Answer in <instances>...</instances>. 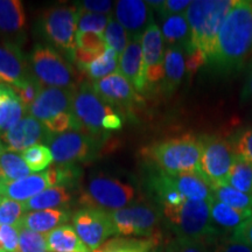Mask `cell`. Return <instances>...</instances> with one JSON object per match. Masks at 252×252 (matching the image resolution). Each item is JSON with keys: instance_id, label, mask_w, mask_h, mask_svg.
Masks as SVG:
<instances>
[{"instance_id": "obj_1", "label": "cell", "mask_w": 252, "mask_h": 252, "mask_svg": "<svg viewBox=\"0 0 252 252\" xmlns=\"http://www.w3.org/2000/svg\"><path fill=\"white\" fill-rule=\"evenodd\" d=\"M252 52V1L236 0L220 27L210 63L222 72L241 70Z\"/></svg>"}, {"instance_id": "obj_2", "label": "cell", "mask_w": 252, "mask_h": 252, "mask_svg": "<svg viewBox=\"0 0 252 252\" xmlns=\"http://www.w3.org/2000/svg\"><path fill=\"white\" fill-rule=\"evenodd\" d=\"M72 115L77 132L89 135L94 140L111 131L121 130L122 117L108 102H105L93 86L81 84L72 94Z\"/></svg>"}, {"instance_id": "obj_3", "label": "cell", "mask_w": 252, "mask_h": 252, "mask_svg": "<svg viewBox=\"0 0 252 252\" xmlns=\"http://www.w3.org/2000/svg\"><path fill=\"white\" fill-rule=\"evenodd\" d=\"M236 0H195L187 11L190 45L206 55L208 62L212 60L216 49L217 37L223 21L235 5Z\"/></svg>"}, {"instance_id": "obj_4", "label": "cell", "mask_w": 252, "mask_h": 252, "mask_svg": "<svg viewBox=\"0 0 252 252\" xmlns=\"http://www.w3.org/2000/svg\"><path fill=\"white\" fill-rule=\"evenodd\" d=\"M201 137L190 134L158 141L145 150V156L150 158L160 171L171 175L185 173L201 174Z\"/></svg>"}, {"instance_id": "obj_5", "label": "cell", "mask_w": 252, "mask_h": 252, "mask_svg": "<svg viewBox=\"0 0 252 252\" xmlns=\"http://www.w3.org/2000/svg\"><path fill=\"white\" fill-rule=\"evenodd\" d=\"M212 201L186 200L178 207H162L161 212L178 238L213 244L219 231L210 216Z\"/></svg>"}, {"instance_id": "obj_6", "label": "cell", "mask_w": 252, "mask_h": 252, "mask_svg": "<svg viewBox=\"0 0 252 252\" xmlns=\"http://www.w3.org/2000/svg\"><path fill=\"white\" fill-rule=\"evenodd\" d=\"M137 193L131 185L110 176H94L82 191L78 202L86 208L112 213L130 207Z\"/></svg>"}, {"instance_id": "obj_7", "label": "cell", "mask_w": 252, "mask_h": 252, "mask_svg": "<svg viewBox=\"0 0 252 252\" xmlns=\"http://www.w3.org/2000/svg\"><path fill=\"white\" fill-rule=\"evenodd\" d=\"M116 235L121 237H159V224L162 217L156 206L150 203L132 204L110 213Z\"/></svg>"}, {"instance_id": "obj_8", "label": "cell", "mask_w": 252, "mask_h": 252, "mask_svg": "<svg viewBox=\"0 0 252 252\" xmlns=\"http://www.w3.org/2000/svg\"><path fill=\"white\" fill-rule=\"evenodd\" d=\"M30 63L34 77L42 87L75 90L74 68L63 56L50 47L37 45L31 54Z\"/></svg>"}, {"instance_id": "obj_9", "label": "cell", "mask_w": 252, "mask_h": 252, "mask_svg": "<svg viewBox=\"0 0 252 252\" xmlns=\"http://www.w3.org/2000/svg\"><path fill=\"white\" fill-rule=\"evenodd\" d=\"M77 6L71 5L53 6L41 18V27L47 40L71 58L77 47Z\"/></svg>"}, {"instance_id": "obj_10", "label": "cell", "mask_w": 252, "mask_h": 252, "mask_svg": "<svg viewBox=\"0 0 252 252\" xmlns=\"http://www.w3.org/2000/svg\"><path fill=\"white\" fill-rule=\"evenodd\" d=\"M201 143V174L213 189L220 185H226L236 159L230 141L219 135H202Z\"/></svg>"}, {"instance_id": "obj_11", "label": "cell", "mask_w": 252, "mask_h": 252, "mask_svg": "<svg viewBox=\"0 0 252 252\" xmlns=\"http://www.w3.org/2000/svg\"><path fill=\"white\" fill-rule=\"evenodd\" d=\"M96 141L77 131L52 134L46 146L49 147L56 166H76L96 153Z\"/></svg>"}, {"instance_id": "obj_12", "label": "cell", "mask_w": 252, "mask_h": 252, "mask_svg": "<svg viewBox=\"0 0 252 252\" xmlns=\"http://www.w3.org/2000/svg\"><path fill=\"white\" fill-rule=\"evenodd\" d=\"M72 224L83 243L93 252L116 235L110 213L94 208L83 207L77 210L72 215Z\"/></svg>"}, {"instance_id": "obj_13", "label": "cell", "mask_w": 252, "mask_h": 252, "mask_svg": "<svg viewBox=\"0 0 252 252\" xmlns=\"http://www.w3.org/2000/svg\"><path fill=\"white\" fill-rule=\"evenodd\" d=\"M54 186H61L59 166L50 167L43 173H35L19 180H4L0 185V195L24 203L41 191Z\"/></svg>"}, {"instance_id": "obj_14", "label": "cell", "mask_w": 252, "mask_h": 252, "mask_svg": "<svg viewBox=\"0 0 252 252\" xmlns=\"http://www.w3.org/2000/svg\"><path fill=\"white\" fill-rule=\"evenodd\" d=\"M72 94L74 90L43 87L27 113L43 125L63 116L72 115Z\"/></svg>"}, {"instance_id": "obj_15", "label": "cell", "mask_w": 252, "mask_h": 252, "mask_svg": "<svg viewBox=\"0 0 252 252\" xmlns=\"http://www.w3.org/2000/svg\"><path fill=\"white\" fill-rule=\"evenodd\" d=\"M91 86L113 109H119L121 111L130 112L141 100L139 94L121 71L109 75L99 81H94Z\"/></svg>"}, {"instance_id": "obj_16", "label": "cell", "mask_w": 252, "mask_h": 252, "mask_svg": "<svg viewBox=\"0 0 252 252\" xmlns=\"http://www.w3.org/2000/svg\"><path fill=\"white\" fill-rule=\"evenodd\" d=\"M50 135L42 123L27 115L11 130L0 135V139L8 151L23 153L35 145H47Z\"/></svg>"}, {"instance_id": "obj_17", "label": "cell", "mask_w": 252, "mask_h": 252, "mask_svg": "<svg viewBox=\"0 0 252 252\" xmlns=\"http://www.w3.org/2000/svg\"><path fill=\"white\" fill-rule=\"evenodd\" d=\"M161 30L152 24L141 36L143 58L147 86L161 83L165 78V50Z\"/></svg>"}, {"instance_id": "obj_18", "label": "cell", "mask_w": 252, "mask_h": 252, "mask_svg": "<svg viewBox=\"0 0 252 252\" xmlns=\"http://www.w3.org/2000/svg\"><path fill=\"white\" fill-rule=\"evenodd\" d=\"M113 15L130 35V39H141L144 32L153 24L151 7L140 0H119L115 5Z\"/></svg>"}, {"instance_id": "obj_19", "label": "cell", "mask_w": 252, "mask_h": 252, "mask_svg": "<svg viewBox=\"0 0 252 252\" xmlns=\"http://www.w3.org/2000/svg\"><path fill=\"white\" fill-rule=\"evenodd\" d=\"M119 71L138 94L144 93L149 88L145 74L141 39H132L119 56Z\"/></svg>"}, {"instance_id": "obj_20", "label": "cell", "mask_w": 252, "mask_h": 252, "mask_svg": "<svg viewBox=\"0 0 252 252\" xmlns=\"http://www.w3.org/2000/svg\"><path fill=\"white\" fill-rule=\"evenodd\" d=\"M28 76V63L20 46L9 41L0 43V78L2 82L14 86Z\"/></svg>"}, {"instance_id": "obj_21", "label": "cell", "mask_w": 252, "mask_h": 252, "mask_svg": "<svg viewBox=\"0 0 252 252\" xmlns=\"http://www.w3.org/2000/svg\"><path fill=\"white\" fill-rule=\"evenodd\" d=\"M26 25V13L20 0H0V33L19 45L18 39L24 34Z\"/></svg>"}, {"instance_id": "obj_22", "label": "cell", "mask_w": 252, "mask_h": 252, "mask_svg": "<svg viewBox=\"0 0 252 252\" xmlns=\"http://www.w3.org/2000/svg\"><path fill=\"white\" fill-rule=\"evenodd\" d=\"M168 176L172 185L186 200L212 201L214 198L213 188L200 173L168 174Z\"/></svg>"}, {"instance_id": "obj_23", "label": "cell", "mask_w": 252, "mask_h": 252, "mask_svg": "<svg viewBox=\"0 0 252 252\" xmlns=\"http://www.w3.org/2000/svg\"><path fill=\"white\" fill-rule=\"evenodd\" d=\"M70 217V213L65 208L30 212L25 214L20 226L40 234H48L52 230L67 223Z\"/></svg>"}, {"instance_id": "obj_24", "label": "cell", "mask_w": 252, "mask_h": 252, "mask_svg": "<svg viewBox=\"0 0 252 252\" xmlns=\"http://www.w3.org/2000/svg\"><path fill=\"white\" fill-rule=\"evenodd\" d=\"M27 113L9 84L0 87V133H5L18 124Z\"/></svg>"}, {"instance_id": "obj_25", "label": "cell", "mask_w": 252, "mask_h": 252, "mask_svg": "<svg viewBox=\"0 0 252 252\" xmlns=\"http://www.w3.org/2000/svg\"><path fill=\"white\" fill-rule=\"evenodd\" d=\"M186 55L182 47H167L165 52V78L162 89L173 94L180 86L186 74Z\"/></svg>"}, {"instance_id": "obj_26", "label": "cell", "mask_w": 252, "mask_h": 252, "mask_svg": "<svg viewBox=\"0 0 252 252\" xmlns=\"http://www.w3.org/2000/svg\"><path fill=\"white\" fill-rule=\"evenodd\" d=\"M46 235L48 252H91L74 226L69 224L59 226Z\"/></svg>"}, {"instance_id": "obj_27", "label": "cell", "mask_w": 252, "mask_h": 252, "mask_svg": "<svg viewBox=\"0 0 252 252\" xmlns=\"http://www.w3.org/2000/svg\"><path fill=\"white\" fill-rule=\"evenodd\" d=\"M71 194L65 186H54L41 191L30 200L24 202L26 213L39 210L60 209L70 203Z\"/></svg>"}, {"instance_id": "obj_28", "label": "cell", "mask_w": 252, "mask_h": 252, "mask_svg": "<svg viewBox=\"0 0 252 252\" xmlns=\"http://www.w3.org/2000/svg\"><path fill=\"white\" fill-rule=\"evenodd\" d=\"M161 33L167 47H182L186 50L191 46L190 28L186 13L163 19Z\"/></svg>"}, {"instance_id": "obj_29", "label": "cell", "mask_w": 252, "mask_h": 252, "mask_svg": "<svg viewBox=\"0 0 252 252\" xmlns=\"http://www.w3.org/2000/svg\"><path fill=\"white\" fill-rule=\"evenodd\" d=\"M149 187L162 207H178L186 201L172 185L168 174L160 169L156 174L150 176Z\"/></svg>"}, {"instance_id": "obj_30", "label": "cell", "mask_w": 252, "mask_h": 252, "mask_svg": "<svg viewBox=\"0 0 252 252\" xmlns=\"http://www.w3.org/2000/svg\"><path fill=\"white\" fill-rule=\"evenodd\" d=\"M161 236L152 238L115 237L105 242L94 252H152L159 247Z\"/></svg>"}, {"instance_id": "obj_31", "label": "cell", "mask_w": 252, "mask_h": 252, "mask_svg": "<svg viewBox=\"0 0 252 252\" xmlns=\"http://www.w3.org/2000/svg\"><path fill=\"white\" fill-rule=\"evenodd\" d=\"M210 216H212L214 225L235 231L244 220L252 216V213L235 209L228 204L213 198L212 203H210Z\"/></svg>"}, {"instance_id": "obj_32", "label": "cell", "mask_w": 252, "mask_h": 252, "mask_svg": "<svg viewBox=\"0 0 252 252\" xmlns=\"http://www.w3.org/2000/svg\"><path fill=\"white\" fill-rule=\"evenodd\" d=\"M31 174V169L24 161L20 153L8 151L5 145L0 146V175L4 180L14 181Z\"/></svg>"}, {"instance_id": "obj_33", "label": "cell", "mask_w": 252, "mask_h": 252, "mask_svg": "<svg viewBox=\"0 0 252 252\" xmlns=\"http://www.w3.org/2000/svg\"><path fill=\"white\" fill-rule=\"evenodd\" d=\"M81 70L86 72L87 76L91 78L93 82L99 81L119 71V55L112 48L106 47V49L98 58L86 67L81 68Z\"/></svg>"}, {"instance_id": "obj_34", "label": "cell", "mask_w": 252, "mask_h": 252, "mask_svg": "<svg viewBox=\"0 0 252 252\" xmlns=\"http://www.w3.org/2000/svg\"><path fill=\"white\" fill-rule=\"evenodd\" d=\"M214 198L235 209L252 213V194H247L229 185H220L213 189Z\"/></svg>"}, {"instance_id": "obj_35", "label": "cell", "mask_w": 252, "mask_h": 252, "mask_svg": "<svg viewBox=\"0 0 252 252\" xmlns=\"http://www.w3.org/2000/svg\"><path fill=\"white\" fill-rule=\"evenodd\" d=\"M226 185L247 194H252V165L241 158L236 157Z\"/></svg>"}, {"instance_id": "obj_36", "label": "cell", "mask_w": 252, "mask_h": 252, "mask_svg": "<svg viewBox=\"0 0 252 252\" xmlns=\"http://www.w3.org/2000/svg\"><path fill=\"white\" fill-rule=\"evenodd\" d=\"M20 154L31 172H45L54 162L53 154L46 145H35Z\"/></svg>"}, {"instance_id": "obj_37", "label": "cell", "mask_w": 252, "mask_h": 252, "mask_svg": "<svg viewBox=\"0 0 252 252\" xmlns=\"http://www.w3.org/2000/svg\"><path fill=\"white\" fill-rule=\"evenodd\" d=\"M103 36L104 40H105L106 46L115 50L119 56L124 52L131 41L128 33L122 26V24L119 23L117 19L115 18V15H112L111 19H110Z\"/></svg>"}, {"instance_id": "obj_38", "label": "cell", "mask_w": 252, "mask_h": 252, "mask_svg": "<svg viewBox=\"0 0 252 252\" xmlns=\"http://www.w3.org/2000/svg\"><path fill=\"white\" fill-rule=\"evenodd\" d=\"M12 89H13L14 94H17V97L23 103V105L26 109L35 102V99L39 96L40 91L42 90V84L40 83L39 81L34 77V75H30L27 78H25L24 81H21L20 83L14 84V86H11Z\"/></svg>"}, {"instance_id": "obj_39", "label": "cell", "mask_w": 252, "mask_h": 252, "mask_svg": "<svg viewBox=\"0 0 252 252\" xmlns=\"http://www.w3.org/2000/svg\"><path fill=\"white\" fill-rule=\"evenodd\" d=\"M17 252H48L47 235L21 228L19 235V247Z\"/></svg>"}, {"instance_id": "obj_40", "label": "cell", "mask_w": 252, "mask_h": 252, "mask_svg": "<svg viewBox=\"0 0 252 252\" xmlns=\"http://www.w3.org/2000/svg\"><path fill=\"white\" fill-rule=\"evenodd\" d=\"M26 210L23 202L5 197L0 204V225L20 226Z\"/></svg>"}, {"instance_id": "obj_41", "label": "cell", "mask_w": 252, "mask_h": 252, "mask_svg": "<svg viewBox=\"0 0 252 252\" xmlns=\"http://www.w3.org/2000/svg\"><path fill=\"white\" fill-rule=\"evenodd\" d=\"M112 15L78 13L77 33H88V32H90V33H97L103 35Z\"/></svg>"}, {"instance_id": "obj_42", "label": "cell", "mask_w": 252, "mask_h": 252, "mask_svg": "<svg viewBox=\"0 0 252 252\" xmlns=\"http://www.w3.org/2000/svg\"><path fill=\"white\" fill-rule=\"evenodd\" d=\"M236 157L241 158L252 165V127L238 130L229 139Z\"/></svg>"}, {"instance_id": "obj_43", "label": "cell", "mask_w": 252, "mask_h": 252, "mask_svg": "<svg viewBox=\"0 0 252 252\" xmlns=\"http://www.w3.org/2000/svg\"><path fill=\"white\" fill-rule=\"evenodd\" d=\"M77 48L88 50L94 54H102L106 49V43L102 34L97 33H77L76 35Z\"/></svg>"}, {"instance_id": "obj_44", "label": "cell", "mask_w": 252, "mask_h": 252, "mask_svg": "<svg viewBox=\"0 0 252 252\" xmlns=\"http://www.w3.org/2000/svg\"><path fill=\"white\" fill-rule=\"evenodd\" d=\"M212 252H252V249L232 235L230 237H217L213 242Z\"/></svg>"}, {"instance_id": "obj_45", "label": "cell", "mask_w": 252, "mask_h": 252, "mask_svg": "<svg viewBox=\"0 0 252 252\" xmlns=\"http://www.w3.org/2000/svg\"><path fill=\"white\" fill-rule=\"evenodd\" d=\"M20 226L0 225V245L7 252H17Z\"/></svg>"}, {"instance_id": "obj_46", "label": "cell", "mask_w": 252, "mask_h": 252, "mask_svg": "<svg viewBox=\"0 0 252 252\" xmlns=\"http://www.w3.org/2000/svg\"><path fill=\"white\" fill-rule=\"evenodd\" d=\"M78 13H96L104 15H112L113 2L108 0H84L78 2Z\"/></svg>"}, {"instance_id": "obj_47", "label": "cell", "mask_w": 252, "mask_h": 252, "mask_svg": "<svg viewBox=\"0 0 252 252\" xmlns=\"http://www.w3.org/2000/svg\"><path fill=\"white\" fill-rule=\"evenodd\" d=\"M190 2L191 1H188V0H165L160 8L158 9V13L163 19L171 17V15L181 14L187 11Z\"/></svg>"}, {"instance_id": "obj_48", "label": "cell", "mask_w": 252, "mask_h": 252, "mask_svg": "<svg viewBox=\"0 0 252 252\" xmlns=\"http://www.w3.org/2000/svg\"><path fill=\"white\" fill-rule=\"evenodd\" d=\"M186 52V70L194 74L195 71L198 70L204 63L208 62L206 55L201 52L200 49L194 48V47H189Z\"/></svg>"}, {"instance_id": "obj_49", "label": "cell", "mask_w": 252, "mask_h": 252, "mask_svg": "<svg viewBox=\"0 0 252 252\" xmlns=\"http://www.w3.org/2000/svg\"><path fill=\"white\" fill-rule=\"evenodd\" d=\"M179 252H212L208 244L201 241H194L189 238H176Z\"/></svg>"}, {"instance_id": "obj_50", "label": "cell", "mask_w": 252, "mask_h": 252, "mask_svg": "<svg viewBox=\"0 0 252 252\" xmlns=\"http://www.w3.org/2000/svg\"><path fill=\"white\" fill-rule=\"evenodd\" d=\"M234 236L247 243L252 249V216L244 220L234 231Z\"/></svg>"}, {"instance_id": "obj_51", "label": "cell", "mask_w": 252, "mask_h": 252, "mask_svg": "<svg viewBox=\"0 0 252 252\" xmlns=\"http://www.w3.org/2000/svg\"><path fill=\"white\" fill-rule=\"evenodd\" d=\"M241 98L243 102H251L252 103V68L249 72L247 81H245L243 93H242Z\"/></svg>"}, {"instance_id": "obj_52", "label": "cell", "mask_w": 252, "mask_h": 252, "mask_svg": "<svg viewBox=\"0 0 252 252\" xmlns=\"http://www.w3.org/2000/svg\"><path fill=\"white\" fill-rule=\"evenodd\" d=\"M163 252H179L176 241L169 242V243L166 245V248H165V250H163Z\"/></svg>"}, {"instance_id": "obj_53", "label": "cell", "mask_w": 252, "mask_h": 252, "mask_svg": "<svg viewBox=\"0 0 252 252\" xmlns=\"http://www.w3.org/2000/svg\"><path fill=\"white\" fill-rule=\"evenodd\" d=\"M152 252H163V251H162V250H161V249H160L159 247H158V248H156V249H154V250H153Z\"/></svg>"}, {"instance_id": "obj_54", "label": "cell", "mask_w": 252, "mask_h": 252, "mask_svg": "<svg viewBox=\"0 0 252 252\" xmlns=\"http://www.w3.org/2000/svg\"><path fill=\"white\" fill-rule=\"evenodd\" d=\"M4 196H2V195H0V204H1V202H2V200H4Z\"/></svg>"}, {"instance_id": "obj_55", "label": "cell", "mask_w": 252, "mask_h": 252, "mask_svg": "<svg viewBox=\"0 0 252 252\" xmlns=\"http://www.w3.org/2000/svg\"><path fill=\"white\" fill-rule=\"evenodd\" d=\"M2 181H4V178H2V176H1V175H0V185H1V184H2Z\"/></svg>"}, {"instance_id": "obj_56", "label": "cell", "mask_w": 252, "mask_h": 252, "mask_svg": "<svg viewBox=\"0 0 252 252\" xmlns=\"http://www.w3.org/2000/svg\"><path fill=\"white\" fill-rule=\"evenodd\" d=\"M2 84H4V82H2V80H1V78H0V87H1V86H2Z\"/></svg>"}, {"instance_id": "obj_57", "label": "cell", "mask_w": 252, "mask_h": 252, "mask_svg": "<svg viewBox=\"0 0 252 252\" xmlns=\"http://www.w3.org/2000/svg\"><path fill=\"white\" fill-rule=\"evenodd\" d=\"M2 145H4V143H2L1 139H0V146H2Z\"/></svg>"}, {"instance_id": "obj_58", "label": "cell", "mask_w": 252, "mask_h": 252, "mask_svg": "<svg viewBox=\"0 0 252 252\" xmlns=\"http://www.w3.org/2000/svg\"><path fill=\"white\" fill-rule=\"evenodd\" d=\"M0 252H7V251H0Z\"/></svg>"}]
</instances>
